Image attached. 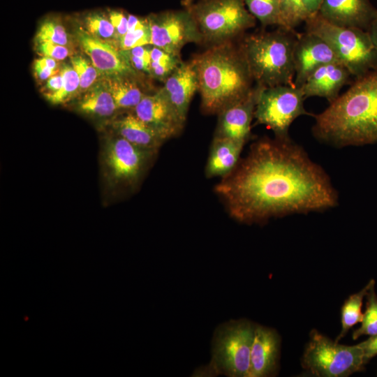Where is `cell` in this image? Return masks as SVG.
Here are the masks:
<instances>
[{
    "label": "cell",
    "instance_id": "obj_1",
    "mask_svg": "<svg viewBox=\"0 0 377 377\" xmlns=\"http://www.w3.org/2000/svg\"><path fill=\"white\" fill-rule=\"evenodd\" d=\"M215 191L230 215L249 224L323 211L338 203L327 174L290 136L253 143Z\"/></svg>",
    "mask_w": 377,
    "mask_h": 377
},
{
    "label": "cell",
    "instance_id": "obj_2",
    "mask_svg": "<svg viewBox=\"0 0 377 377\" xmlns=\"http://www.w3.org/2000/svg\"><path fill=\"white\" fill-rule=\"evenodd\" d=\"M313 117L312 134L323 143L337 148L377 143V69L355 77Z\"/></svg>",
    "mask_w": 377,
    "mask_h": 377
},
{
    "label": "cell",
    "instance_id": "obj_3",
    "mask_svg": "<svg viewBox=\"0 0 377 377\" xmlns=\"http://www.w3.org/2000/svg\"><path fill=\"white\" fill-rule=\"evenodd\" d=\"M198 78L201 106L219 113L252 91L253 79L241 48L218 43L193 60Z\"/></svg>",
    "mask_w": 377,
    "mask_h": 377
},
{
    "label": "cell",
    "instance_id": "obj_4",
    "mask_svg": "<svg viewBox=\"0 0 377 377\" xmlns=\"http://www.w3.org/2000/svg\"><path fill=\"white\" fill-rule=\"evenodd\" d=\"M297 35L294 30L281 28L245 38L240 48L258 85L269 87L293 84V52Z\"/></svg>",
    "mask_w": 377,
    "mask_h": 377
},
{
    "label": "cell",
    "instance_id": "obj_5",
    "mask_svg": "<svg viewBox=\"0 0 377 377\" xmlns=\"http://www.w3.org/2000/svg\"><path fill=\"white\" fill-rule=\"evenodd\" d=\"M304 23L305 31L327 42L353 77L377 69V48L368 31L334 24L318 13L309 16Z\"/></svg>",
    "mask_w": 377,
    "mask_h": 377
},
{
    "label": "cell",
    "instance_id": "obj_6",
    "mask_svg": "<svg viewBox=\"0 0 377 377\" xmlns=\"http://www.w3.org/2000/svg\"><path fill=\"white\" fill-rule=\"evenodd\" d=\"M256 325L241 319L231 320L216 330L212 341V361L206 367L208 374L249 376Z\"/></svg>",
    "mask_w": 377,
    "mask_h": 377
},
{
    "label": "cell",
    "instance_id": "obj_7",
    "mask_svg": "<svg viewBox=\"0 0 377 377\" xmlns=\"http://www.w3.org/2000/svg\"><path fill=\"white\" fill-rule=\"evenodd\" d=\"M302 358V366L319 377H346L362 371L366 364L361 347L332 341L313 329Z\"/></svg>",
    "mask_w": 377,
    "mask_h": 377
},
{
    "label": "cell",
    "instance_id": "obj_8",
    "mask_svg": "<svg viewBox=\"0 0 377 377\" xmlns=\"http://www.w3.org/2000/svg\"><path fill=\"white\" fill-rule=\"evenodd\" d=\"M202 38L221 43L256 24L244 0H203L190 9Z\"/></svg>",
    "mask_w": 377,
    "mask_h": 377
},
{
    "label": "cell",
    "instance_id": "obj_9",
    "mask_svg": "<svg viewBox=\"0 0 377 377\" xmlns=\"http://www.w3.org/2000/svg\"><path fill=\"white\" fill-rule=\"evenodd\" d=\"M304 100L301 88L294 84L260 86L254 118L257 124L271 129L275 137H289V128L297 117L311 115L304 108Z\"/></svg>",
    "mask_w": 377,
    "mask_h": 377
},
{
    "label": "cell",
    "instance_id": "obj_10",
    "mask_svg": "<svg viewBox=\"0 0 377 377\" xmlns=\"http://www.w3.org/2000/svg\"><path fill=\"white\" fill-rule=\"evenodd\" d=\"M151 45L179 55L183 47L203 38L190 10H170L148 17Z\"/></svg>",
    "mask_w": 377,
    "mask_h": 377
},
{
    "label": "cell",
    "instance_id": "obj_11",
    "mask_svg": "<svg viewBox=\"0 0 377 377\" xmlns=\"http://www.w3.org/2000/svg\"><path fill=\"white\" fill-rule=\"evenodd\" d=\"M155 151L137 147L117 134L106 143L104 164L114 184L132 186L138 183Z\"/></svg>",
    "mask_w": 377,
    "mask_h": 377
},
{
    "label": "cell",
    "instance_id": "obj_12",
    "mask_svg": "<svg viewBox=\"0 0 377 377\" xmlns=\"http://www.w3.org/2000/svg\"><path fill=\"white\" fill-rule=\"evenodd\" d=\"M293 60L295 69L293 84L299 88L318 68L331 63H341L327 42L308 31L297 34Z\"/></svg>",
    "mask_w": 377,
    "mask_h": 377
},
{
    "label": "cell",
    "instance_id": "obj_13",
    "mask_svg": "<svg viewBox=\"0 0 377 377\" xmlns=\"http://www.w3.org/2000/svg\"><path fill=\"white\" fill-rule=\"evenodd\" d=\"M75 30L80 47L100 73L110 77L135 74V70L124 50H118L108 42L94 36L83 27H78Z\"/></svg>",
    "mask_w": 377,
    "mask_h": 377
},
{
    "label": "cell",
    "instance_id": "obj_14",
    "mask_svg": "<svg viewBox=\"0 0 377 377\" xmlns=\"http://www.w3.org/2000/svg\"><path fill=\"white\" fill-rule=\"evenodd\" d=\"M133 110V113L164 140L178 135L185 123L162 88L154 94L145 95Z\"/></svg>",
    "mask_w": 377,
    "mask_h": 377
},
{
    "label": "cell",
    "instance_id": "obj_15",
    "mask_svg": "<svg viewBox=\"0 0 377 377\" xmlns=\"http://www.w3.org/2000/svg\"><path fill=\"white\" fill-rule=\"evenodd\" d=\"M318 13L334 24L368 31L377 9L369 0H323Z\"/></svg>",
    "mask_w": 377,
    "mask_h": 377
},
{
    "label": "cell",
    "instance_id": "obj_16",
    "mask_svg": "<svg viewBox=\"0 0 377 377\" xmlns=\"http://www.w3.org/2000/svg\"><path fill=\"white\" fill-rule=\"evenodd\" d=\"M260 86L256 85L249 96L226 108L219 113V118L214 137L246 142L251 133V124Z\"/></svg>",
    "mask_w": 377,
    "mask_h": 377
},
{
    "label": "cell",
    "instance_id": "obj_17",
    "mask_svg": "<svg viewBox=\"0 0 377 377\" xmlns=\"http://www.w3.org/2000/svg\"><path fill=\"white\" fill-rule=\"evenodd\" d=\"M280 338L272 328L256 325L252 343L248 377L274 375L278 369Z\"/></svg>",
    "mask_w": 377,
    "mask_h": 377
},
{
    "label": "cell",
    "instance_id": "obj_18",
    "mask_svg": "<svg viewBox=\"0 0 377 377\" xmlns=\"http://www.w3.org/2000/svg\"><path fill=\"white\" fill-rule=\"evenodd\" d=\"M352 76L343 64L331 63L316 70L300 88L305 99L318 96L330 103L337 98L340 90L350 82Z\"/></svg>",
    "mask_w": 377,
    "mask_h": 377
},
{
    "label": "cell",
    "instance_id": "obj_19",
    "mask_svg": "<svg viewBox=\"0 0 377 377\" xmlns=\"http://www.w3.org/2000/svg\"><path fill=\"white\" fill-rule=\"evenodd\" d=\"M162 89L179 117L186 121L191 101L198 91V73L193 61H182L165 80Z\"/></svg>",
    "mask_w": 377,
    "mask_h": 377
},
{
    "label": "cell",
    "instance_id": "obj_20",
    "mask_svg": "<svg viewBox=\"0 0 377 377\" xmlns=\"http://www.w3.org/2000/svg\"><path fill=\"white\" fill-rule=\"evenodd\" d=\"M245 143L244 141L214 137L205 167L206 177H223L232 172L239 161Z\"/></svg>",
    "mask_w": 377,
    "mask_h": 377
},
{
    "label": "cell",
    "instance_id": "obj_21",
    "mask_svg": "<svg viewBox=\"0 0 377 377\" xmlns=\"http://www.w3.org/2000/svg\"><path fill=\"white\" fill-rule=\"evenodd\" d=\"M114 127L117 135L143 149L156 151L165 141L133 112L128 113L115 121Z\"/></svg>",
    "mask_w": 377,
    "mask_h": 377
},
{
    "label": "cell",
    "instance_id": "obj_22",
    "mask_svg": "<svg viewBox=\"0 0 377 377\" xmlns=\"http://www.w3.org/2000/svg\"><path fill=\"white\" fill-rule=\"evenodd\" d=\"M105 85L118 109L134 108L145 96L131 76L111 77Z\"/></svg>",
    "mask_w": 377,
    "mask_h": 377
},
{
    "label": "cell",
    "instance_id": "obj_23",
    "mask_svg": "<svg viewBox=\"0 0 377 377\" xmlns=\"http://www.w3.org/2000/svg\"><path fill=\"white\" fill-rule=\"evenodd\" d=\"M79 109L100 117L112 115L117 106L106 85H96L87 89L78 103Z\"/></svg>",
    "mask_w": 377,
    "mask_h": 377
},
{
    "label": "cell",
    "instance_id": "obj_24",
    "mask_svg": "<svg viewBox=\"0 0 377 377\" xmlns=\"http://www.w3.org/2000/svg\"><path fill=\"white\" fill-rule=\"evenodd\" d=\"M374 282V279L370 280L361 290L350 295L344 302L341 307V330L337 337L336 341L339 342L351 327L362 322L363 299Z\"/></svg>",
    "mask_w": 377,
    "mask_h": 377
},
{
    "label": "cell",
    "instance_id": "obj_25",
    "mask_svg": "<svg viewBox=\"0 0 377 377\" xmlns=\"http://www.w3.org/2000/svg\"><path fill=\"white\" fill-rule=\"evenodd\" d=\"M244 3L263 26L277 25L285 29L278 0H244Z\"/></svg>",
    "mask_w": 377,
    "mask_h": 377
},
{
    "label": "cell",
    "instance_id": "obj_26",
    "mask_svg": "<svg viewBox=\"0 0 377 377\" xmlns=\"http://www.w3.org/2000/svg\"><path fill=\"white\" fill-rule=\"evenodd\" d=\"M182 62L179 55L168 52L152 45L150 75L165 82Z\"/></svg>",
    "mask_w": 377,
    "mask_h": 377
},
{
    "label": "cell",
    "instance_id": "obj_27",
    "mask_svg": "<svg viewBox=\"0 0 377 377\" xmlns=\"http://www.w3.org/2000/svg\"><path fill=\"white\" fill-rule=\"evenodd\" d=\"M84 28L94 36L103 40L116 38L118 35L107 13L101 11H91L82 17Z\"/></svg>",
    "mask_w": 377,
    "mask_h": 377
},
{
    "label": "cell",
    "instance_id": "obj_28",
    "mask_svg": "<svg viewBox=\"0 0 377 377\" xmlns=\"http://www.w3.org/2000/svg\"><path fill=\"white\" fill-rule=\"evenodd\" d=\"M68 36L60 19L52 15L41 22L36 35V42H49L66 46L68 43Z\"/></svg>",
    "mask_w": 377,
    "mask_h": 377
},
{
    "label": "cell",
    "instance_id": "obj_29",
    "mask_svg": "<svg viewBox=\"0 0 377 377\" xmlns=\"http://www.w3.org/2000/svg\"><path fill=\"white\" fill-rule=\"evenodd\" d=\"M374 287L375 282L367 293L366 309L363 313L360 327L353 333L354 340L362 335L371 337L377 334V295Z\"/></svg>",
    "mask_w": 377,
    "mask_h": 377
},
{
    "label": "cell",
    "instance_id": "obj_30",
    "mask_svg": "<svg viewBox=\"0 0 377 377\" xmlns=\"http://www.w3.org/2000/svg\"><path fill=\"white\" fill-rule=\"evenodd\" d=\"M61 73L63 76V84L57 91L46 93L45 98L53 104L64 102L80 89V80L77 73L72 66H64Z\"/></svg>",
    "mask_w": 377,
    "mask_h": 377
},
{
    "label": "cell",
    "instance_id": "obj_31",
    "mask_svg": "<svg viewBox=\"0 0 377 377\" xmlns=\"http://www.w3.org/2000/svg\"><path fill=\"white\" fill-rule=\"evenodd\" d=\"M278 1L286 29L294 30L309 17L302 0Z\"/></svg>",
    "mask_w": 377,
    "mask_h": 377
},
{
    "label": "cell",
    "instance_id": "obj_32",
    "mask_svg": "<svg viewBox=\"0 0 377 377\" xmlns=\"http://www.w3.org/2000/svg\"><path fill=\"white\" fill-rule=\"evenodd\" d=\"M71 66L77 74L80 80V89L87 90L95 82L100 73L87 59L82 56L71 58Z\"/></svg>",
    "mask_w": 377,
    "mask_h": 377
},
{
    "label": "cell",
    "instance_id": "obj_33",
    "mask_svg": "<svg viewBox=\"0 0 377 377\" xmlns=\"http://www.w3.org/2000/svg\"><path fill=\"white\" fill-rule=\"evenodd\" d=\"M120 50H129L134 47L151 45V30L149 24L143 28L126 34L119 41Z\"/></svg>",
    "mask_w": 377,
    "mask_h": 377
},
{
    "label": "cell",
    "instance_id": "obj_34",
    "mask_svg": "<svg viewBox=\"0 0 377 377\" xmlns=\"http://www.w3.org/2000/svg\"><path fill=\"white\" fill-rule=\"evenodd\" d=\"M37 50L43 57L55 60H63L70 54L66 45L49 42L37 43Z\"/></svg>",
    "mask_w": 377,
    "mask_h": 377
},
{
    "label": "cell",
    "instance_id": "obj_35",
    "mask_svg": "<svg viewBox=\"0 0 377 377\" xmlns=\"http://www.w3.org/2000/svg\"><path fill=\"white\" fill-rule=\"evenodd\" d=\"M108 17L114 27L119 37V41L128 31V15L121 10H109Z\"/></svg>",
    "mask_w": 377,
    "mask_h": 377
},
{
    "label": "cell",
    "instance_id": "obj_36",
    "mask_svg": "<svg viewBox=\"0 0 377 377\" xmlns=\"http://www.w3.org/2000/svg\"><path fill=\"white\" fill-rule=\"evenodd\" d=\"M358 345L363 351L365 364H367L371 359L377 355V334L369 337L368 339L358 343Z\"/></svg>",
    "mask_w": 377,
    "mask_h": 377
},
{
    "label": "cell",
    "instance_id": "obj_37",
    "mask_svg": "<svg viewBox=\"0 0 377 377\" xmlns=\"http://www.w3.org/2000/svg\"><path fill=\"white\" fill-rule=\"evenodd\" d=\"M63 84V76L61 72L55 74L47 80L45 87L47 93H52L59 90Z\"/></svg>",
    "mask_w": 377,
    "mask_h": 377
},
{
    "label": "cell",
    "instance_id": "obj_38",
    "mask_svg": "<svg viewBox=\"0 0 377 377\" xmlns=\"http://www.w3.org/2000/svg\"><path fill=\"white\" fill-rule=\"evenodd\" d=\"M302 1L309 17L318 13L323 0H302Z\"/></svg>",
    "mask_w": 377,
    "mask_h": 377
},
{
    "label": "cell",
    "instance_id": "obj_39",
    "mask_svg": "<svg viewBox=\"0 0 377 377\" xmlns=\"http://www.w3.org/2000/svg\"><path fill=\"white\" fill-rule=\"evenodd\" d=\"M34 70L36 76L41 80H48L50 77L57 73V70L48 68L34 66Z\"/></svg>",
    "mask_w": 377,
    "mask_h": 377
},
{
    "label": "cell",
    "instance_id": "obj_40",
    "mask_svg": "<svg viewBox=\"0 0 377 377\" xmlns=\"http://www.w3.org/2000/svg\"><path fill=\"white\" fill-rule=\"evenodd\" d=\"M57 60L50 58L43 57L42 58H40L38 59H36L34 64V66H40V67H45L48 68L53 70H57V63L56 61Z\"/></svg>",
    "mask_w": 377,
    "mask_h": 377
},
{
    "label": "cell",
    "instance_id": "obj_41",
    "mask_svg": "<svg viewBox=\"0 0 377 377\" xmlns=\"http://www.w3.org/2000/svg\"><path fill=\"white\" fill-rule=\"evenodd\" d=\"M373 43L377 48V16L371 22L368 30Z\"/></svg>",
    "mask_w": 377,
    "mask_h": 377
},
{
    "label": "cell",
    "instance_id": "obj_42",
    "mask_svg": "<svg viewBox=\"0 0 377 377\" xmlns=\"http://www.w3.org/2000/svg\"><path fill=\"white\" fill-rule=\"evenodd\" d=\"M193 0H183V4L186 6H190Z\"/></svg>",
    "mask_w": 377,
    "mask_h": 377
}]
</instances>
